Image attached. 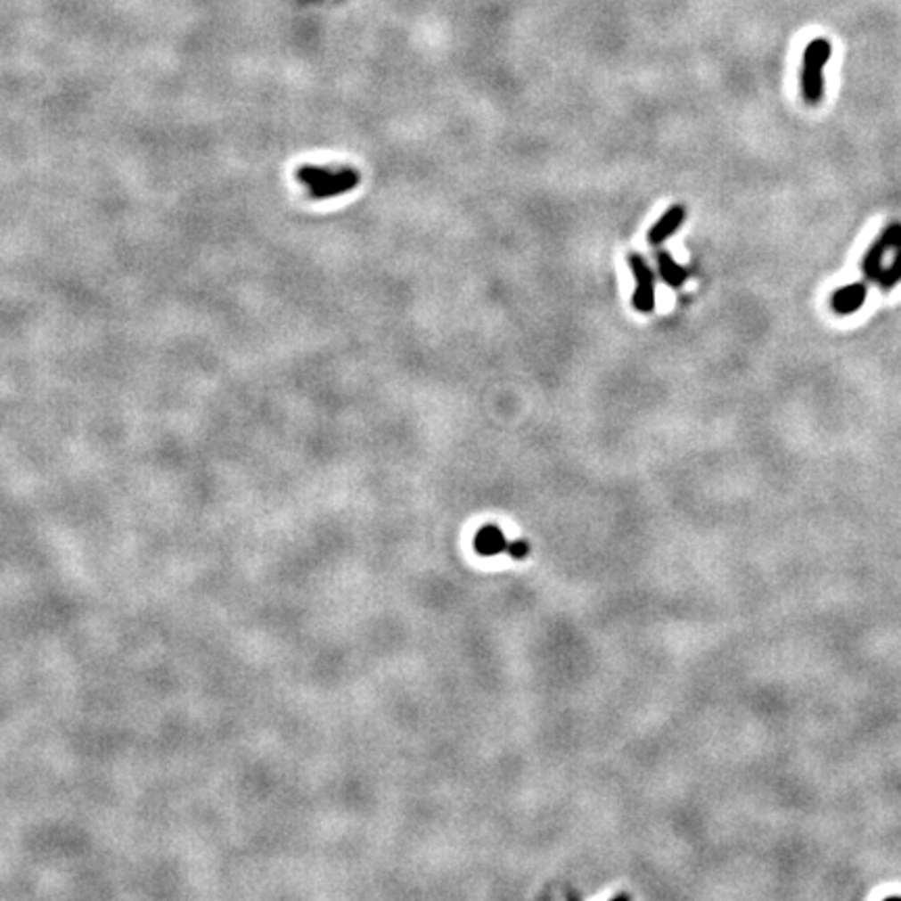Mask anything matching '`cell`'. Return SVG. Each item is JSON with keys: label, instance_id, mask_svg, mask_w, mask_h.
I'll return each mask as SVG.
<instances>
[{"label": "cell", "instance_id": "obj_1", "mask_svg": "<svg viewBox=\"0 0 901 901\" xmlns=\"http://www.w3.org/2000/svg\"><path fill=\"white\" fill-rule=\"evenodd\" d=\"M864 280L881 291H893L901 282V224H891L881 232L862 259Z\"/></svg>", "mask_w": 901, "mask_h": 901}, {"label": "cell", "instance_id": "obj_2", "mask_svg": "<svg viewBox=\"0 0 901 901\" xmlns=\"http://www.w3.org/2000/svg\"><path fill=\"white\" fill-rule=\"evenodd\" d=\"M297 180L307 188L309 196L314 201L332 199L351 192L359 186V171L353 168H317V165H300L297 169Z\"/></svg>", "mask_w": 901, "mask_h": 901}, {"label": "cell", "instance_id": "obj_3", "mask_svg": "<svg viewBox=\"0 0 901 901\" xmlns=\"http://www.w3.org/2000/svg\"><path fill=\"white\" fill-rule=\"evenodd\" d=\"M832 54L829 40L816 38L806 46L801 61V94L807 105H820L824 98V67Z\"/></svg>", "mask_w": 901, "mask_h": 901}, {"label": "cell", "instance_id": "obj_4", "mask_svg": "<svg viewBox=\"0 0 901 901\" xmlns=\"http://www.w3.org/2000/svg\"><path fill=\"white\" fill-rule=\"evenodd\" d=\"M628 266L635 275L633 307L639 314H651L655 309V274L639 253H628Z\"/></svg>", "mask_w": 901, "mask_h": 901}, {"label": "cell", "instance_id": "obj_5", "mask_svg": "<svg viewBox=\"0 0 901 901\" xmlns=\"http://www.w3.org/2000/svg\"><path fill=\"white\" fill-rule=\"evenodd\" d=\"M868 297V282H854L831 294V307L839 315H849L862 309Z\"/></svg>", "mask_w": 901, "mask_h": 901}, {"label": "cell", "instance_id": "obj_6", "mask_svg": "<svg viewBox=\"0 0 901 901\" xmlns=\"http://www.w3.org/2000/svg\"><path fill=\"white\" fill-rule=\"evenodd\" d=\"M684 217H686V209L683 205H672L670 209H668L664 216H661L658 222H655V225L651 230H649V234H647V242L649 244H653V247H661L668 238L674 236V232H676L680 225H683L684 222Z\"/></svg>", "mask_w": 901, "mask_h": 901}, {"label": "cell", "instance_id": "obj_7", "mask_svg": "<svg viewBox=\"0 0 901 901\" xmlns=\"http://www.w3.org/2000/svg\"><path fill=\"white\" fill-rule=\"evenodd\" d=\"M474 547L478 551V555L495 557V555L507 553L510 541H507L504 530H501L499 526L488 524V526H482V528L478 530V535L474 538Z\"/></svg>", "mask_w": 901, "mask_h": 901}, {"label": "cell", "instance_id": "obj_8", "mask_svg": "<svg viewBox=\"0 0 901 901\" xmlns=\"http://www.w3.org/2000/svg\"><path fill=\"white\" fill-rule=\"evenodd\" d=\"M658 269L661 280L672 288H680L686 282V278H689V269L678 266V263L674 261V257L664 249L658 250Z\"/></svg>", "mask_w": 901, "mask_h": 901}, {"label": "cell", "instance_id": "obj_9", "mask_svg": "<svg viewBox=\"0 0 901 901\" xmlns=\"http://www.w3.org/2000/svg\"><path fill=\"white\" fill-rule=\"evenodd\" d=\"M528 543L526 541H512L510 543V547H507V555L512 557V560H524L526 555H528Z\"/></svg>", "mask_w": 901, "mask_h": 901}]
</instances>
